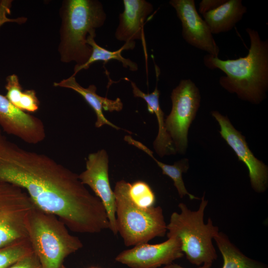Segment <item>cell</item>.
Returning <instances> with one entry per match:
<instances>
[{
  "label": "cell",
  "instance_id": "6da1fadb",
  "mask_svg": "<svg viewBox=\"0 0 268 268\" xmlns=\"http://www.w3.org/2000/svg\"><path fill=\"white\" fill-rule=\"evenodd\" d=\"M0 181L23 189L36 207L55 215L72 232L95 234L110 228L104 205L79 175L9 141L0 129Z\"/></svg>",
  "mask_w": 268,
  "mask_h": 268
},
{
  "label": "cell",
  "instance_id": "7a4b0ae2",
  "mask_svg": "<svg viewBox=\"0 0 268 268\" xmlns=\"http://www.w3.org/2000/svg\"><path fill=\"white\" fill-rule=\"evenodd\" d=\"M246 32L250 45L245 57L223 60L207 54L203 63L208 68H217L225 74L219 79L224 89L258 104L266 98L268 89V40H262L258 31L251 28Z\"/></svg>",
  "mask_w": 268,
  "mask_h": 268
},
{
  "label": "cell",
  "instance_id": "3957f363",
  "mask_svg": "<svg viewBox=\"0 0 268 268\" xmlns=\"http://www.w3.org/2000/svg\"><path fill=\"white\" fill-rule=\"evenodd\" d=\"M62 19L58 50L63 63L74 62L75 66L87 62L92 48L87 43L88 35L103 26L106 13L98 0H66L60 10Z\"/></svg>",
  "mask_w": 268,
  "mask_h": 268
},
{
  "label": "cell",
  "instance_id": "277c9868",
  "mask_svg": "<svg viewBox=\"0 0 268 268\" xmlns=\"http://www.w3.org/2000/svg\"><path fill=\"white\" fill-rule=\"evenodd\" d=\"M201 200L196 210H192L184 203L180 202L178 204L180 212H173L166 226L167 237L179 238L186 259L191 264L198 267L212 264L217 259L212 241L219 232L210 218L207 223H204V211L208 201L204 199V195Z\"/></svg>",
  "mask_w": 268,
  "mask_h": 268
},
{
  "label": "cell",
  "instance_id": "5b68a950",
  "mask_svg": "<svg viewBox=\"0 0 268 268\" xmlns=\"http://www.w3.org/2000/svg\"><path fill=\"white\" fill-rule=\"evenodd\" d=\"M57 216L35 207L29 216L27 230L33 252L43 268H63L65 259L83 247Z\"/></svg>",
  "mask_w": 268,
  "mask_h": 268
},
{
  "label": "cell",
  "instance_id": "8992f818",
  "mask_svg": "<svg viewBox=\"0 0 268 268\" xmlns=\"http://www.w3.org/2000/svg\"><path fill=\"white\" fill-rule=\"evenodd\" d=\"M130 183L118 181L115 197L116 227L125 245L135 246L165 236L167 224L160 206L143 208L136 205L129 194Z\"/></svg>",
  "mask_w": 268,
  "mask_h": 268
},
{
  "label": "cell",
  "instance_id": "52a82bcc",
  "mask_svg": "<svg viewBox=\"0 0 268 268\" xmlns=\"http://www.w3.org/2000/svg\"><path fill=\"white\" fill-rule=\"evenodd\" d=\"M35 207L23 189L0 181V248L28 239L27 224Z\"/></svg>",
  "mask_w": 268,
  "mask_h": 268
},
{
  "label": "cell",
  "instance_id": "ba28073f",
  "mask_svg": "<svg viewBox=\"0 0 268 268\" xmlns=\"http://www.w3.org/2000/svg\"><path fill=\"white\" fill-rule=\"evenodd\" d=\"M201 99L198 87L190 79L181 80L171 92L172 109L165 124L176 152L184 154L186 151L189 128L199 110Z\"/></svg>",
  "mask_w": 268,
  "mask_h": 268
},
{
  "label": "cell",
  "instance_id": "9c48e42d",
  "mask_svg": "<svg viewBox=\"0 0 268 268\" xmlns=\"http://www.w3.org/2000/svg\"><path fill=\"white\" fill-rule=\"evenodd\" d=\"M108 163V155L105 149L90 153L86 160L85 170L79 175V178L103 203L108 214L109 229L116 235L115 197L110 184Z\"/></svg>",
  "mask_w": 268,
  "mask_h": 268
},
{
  "label": "cell",
  "instance_id": "30bf717a",
  "mask_svg": "<svg viewBox=\"0 0 268 268\" xmlns=\"http://www.w3.org/2000/svg\"><path fill=\"white\" fill-rule=\"evenodd\" d=\"M184 256L180 240L170 237L156 244L142 243L120 253L115 261L131 268H157Z\"/></svg>",
  "mask_w": 268,
  "mask_h": 268
},
{
  "label": "cell",
  "instance_id": "8fae6325",
  "mask_svg": "<svg viewBox=\"0 0 268 268\" xmlns=\"http://www.w3.org/2000/svg\"><path fill=\"white\" fill-rule=\"evenodd\" d=\"M182 25V36L191 46L218 57L220 50L212 34L199 14L194 0H171Z\"/></svg>",
  "mask_w": 268,
  "mask_h": 268
},
{
  "label": "cell",
  "instance_id": "7c38bea8",
  "mask_svg": "<svg viewBox=\"0 0 268 268\" xmlns=\"http://www.w3.org/2000/svg\"><path fill=\"white\" fill-rule=\"evenodd\" d=\"M211 115L220 126L221 136L235 152L239 160L247 166L253 190L259 193L264 192L268 185L267 166L255 157L249 149L245 137L234 128L227 116L217 111H212Z\"/></svg>",
  "mask_w": 268,
  "mask_h": 268
},
{
  "label": "cell",
  "instance_id": "4fadbf2b",
  "mask_svg": "<svg viewBox=\"0 0 268 268\" xmlns=\"http://www.w3.org/2000/svg\"><path fill=\"white\" fill-rule=\"evenodd\" d=\"M0 126L6 134L30 144H37L46 137L44 125L39 118L20 110L0 94Z\"/></svg>",
  "mask_w": 268,
  "mask_h": 268
},
{
  "label": "cell",
  "instance_id": "5bb4252c",
  "mask_svg": "<svg viewBox=\"0 0 268 268\" xmlns=\"http://www.w3.org/2000/svg\"><path fill=\"white\" fill-rule=\"evenodd\" d=\"M124 10L119 15L115 32L117 40L125 43L143 40V24L153 11V6L145 0H123Z\"/></svg>",
  "mask_w": 268,
  "mask_h": 268
},
{
  "label": "cell",
  "instance_id": "9a60e30c",
  "mask_svg": "<svg viewBox=\"0 0 268 268\" xmlns=\"http://www.w3.org/2000/svg\"><path fill=\"white\" fill-rule=\"evenodd\" d=\"M54 86L72 89L81 95L96 114V127L100 128L104 125H108L116 130L120 129L108 120L103 113V110L109 112L121 111L123 104L120 98L111 100L100 96L96 92L97 88L95 85L91 84L87 88H84L76 81L75 76L72 75L59 82H54Z\"/></svg>",
  "mask_w": 268,
  "mask_h": 268
},
{
  "label": "cell",
  "instance_id": "2e32d148",
  "mask_svg": "<svg viewBox=\"0 0 268 268\" xmlns=\"http://www.w3.org/2000/svg\"><path fill=\"white\" fill-rule=\"evenodd\" d=\"M134 97L143 99L147 104V110L151 114H154L158 124V132L153 142V147L160 157L175 154L176 151L173 141L167 132L165 124L164 113L159 104L160 91L156 85L155 89L150 93L142 92L136 85L130 81Z\"/></svg>",
  "mask_w": 268,
  "mask_h": 268
},
{
  "label": "cell",
  "instance_id": "e0dca14e",
  "mask_svg": "<svg viewBox=\"0 0 268 268\" xmlns=\"http://www.w3.org/2000/svg\"><path fill=\"white\" fill-rule=\"evenodd\" d=\"M247 8L241 0H226L221 5L202 15L212 34L231 31L243 17Z\"/></svg>",
  "mask_w": 268,
  "mask_h": 268
},
{
  "label": "cell",
  "instance_id": "ac0fdd59",
  "mask_svg": "<svg viewBox=\"0 0 268 268\" xmlns=\"http://www.w3.org/2000/svg\"><path fill=\"white\" fill-rule=\"evenodd\" d=\"M96 34L88 36L87 43L92 48L91 55L86 63L80 66H75L72 76H75L77 73L82 69H87L94 63L99 61L107 63L112 60H116L122 63L125 68H129L132 71L138 70L137 64L129 59L125 58L122 53L124 50H133L135 42L125 43L119 49L111 51L98 45L95 41Z\"/></svg>",
  "mask_w": 268,
  "mask_h": 268
},
{
  "label": "cell",
  "instance_id": "d6986e66",
  "mask_svg": "<svg viewBox=\"0 0 268 268\" xmlns=\"http://www.w3.org/2000/svg\"><path fill=\"white\" fill-rule=\"evenodd\" d=\"M213 240L223 258L222 268H268L265 264L244 254L223 232H219Z\"/></svg>",
  "mask_w": 268,
  "mask_h": 268
},
{
  "label": "cell",
  "instance_id": "ffe728a7",
  "mask_svg": "<svg viewBox=\"0 0 268 268\" xmlns=\"http://www.w3.org/2000/svg\"><path fill=\"white\" fill-rule=\"evenodd\" d=\"M134 145L141 149L149 155L160 167L162 173L169 177L174 182L178 195L181 198L185 196H189L191 200H199V198L189 193L186 189L182 177L183 173H186L189 169V162L186 158L183 159L174 163V165L164 164L156 159L153 154V152L147 146L138 141H135Z\"/></svg>",
  "mask_w": 268,
  "mask_h": 268
},
{
  "label": "cell",
  "instance_id": "44dd1931",
  "mask_svg": "<svg viewBox=\"0 0 268 268\" xmlns=\"http://www.w3.org/2000/svg\"><path fill=\"white\" fill-rule=\"evenodd\" d=\"M33 252L28 239L0 248V268H9Z\"/></svg>",
  "mask_w": 268,
  "mask_h": 268
},
{
  "label": "cell",
  "instance_id": "7402d4cb",
  "mask_svg": "<svg viewBox=\"0 0 268 268\" xmlns=\"http://www.w3.org/2000/svg\"><path fill=\"white\" fill-rule=\"evenodd\" d=\"M129 194L132 200L140 207L147 208L154 204V193L145 182L137 181L132 184L130 183Z\"/></svg>",
  "mask_w": 268,
  "mask_h": 268
},
{
  "label": "cell",
  "instance_id": "603a6c76",
  "mask_svg": "<svg viewBox=\"0 0 268 268\" xmlns=\"http://www.w3.org/2000/svg\"><path fill=\"white\" fill-rule=\"evenodd\" d=\"M5 88V97L16 107L19 109L21 104L26 97L27 90H23L18 76L12 74L7 76Z\"/></svg>",
  "mask_w": 268,
  "mask_h": 268
},
{
  "label": "cell",
  "instance_id": "cb8c5ba5",
  "mask_svg": "<svg viewBox=\"0 0 268 268\" xmlns=\"http://www.w3.org/2000/svg\"><path fill=\"white\" fill-rule=\"evenodd\" d=\"M9 268H43L36 254L33 252L22 258Z\"/></svg>",
  "mask_w": 268,
  "mask_h": 268
},
{
  "label": "cell",
  "instance_id": "d4e9b609",
  "mask_svg": "<svg viewBox=\"0 0 268 268\" xmlns=\"http://www.w3.org/2000/svg\"><path fill=\"white\" fill-rule=\"evenodd\" d=\"M226 0H202L199 4V12L202 15L221 5Z\"/></svg>",
  "mask_w": 268,
  "mask_h": 268
},
{
  "label": "cell",
  "instance_id": "484cf974",
  "mask_svg": "<svg viewBox=\"0 0 268 268\" xmlns=\"http://www.w3.org/2000/svg\"><path fill=\"white\" fill-rule=\"evenodd\" d=\"M10 7V4L8 2L6 1L0 2V27L6 22H17L18 21L17 19H9L7 17V14L9 12Z\"/></svg>",
  "mask_w": 268,
  "mask_h": 268
},
{
  "label": "cell",
  "instance_id": "4316f807",
  "mask_svg": "<svg viewBox=\"0 0 268 268\" xmlns=\"http://www.w3.org/2000/svg\"><path fill=\"white\" fill-rule=\"evenodd\" d=\"M212 264H204L196 268H211ZM162 268H186L181 266L175 263H171L170 264L164 266Z\"/></svg>",
  "mask_w": 268,
  "mask_h": 268
},
{
  "label": "cell",
  "instance_id": "83f0119b",
  "mask_svg": "<svg viewBox=\"0 0 268 268\" xmlns=\"http://www.w3.org/2000/svg\"><path fill=\"white\" fill-rule=\"evenodd\" d=\"M96 268V267H91V268Z\"/></svg>",
  "mask_w": 268,
  "mask_h": 268
}]
</instances>
